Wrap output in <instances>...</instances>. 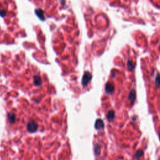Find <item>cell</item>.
<instances>
[{
  "label": "cell",
  "mask_w": 160,
  "mask_h": 160,
  "mask_svg": "<svg viewBox=\"0 0 160 160\" xmlns=\"http://www.w3.org/2000/svg\"><path fill=\"white\" fill-rule=\"evenodd\" d=\"M27 130L30 133L35 132L38 130V124L35 121L31 120L28 122L27 125Z\"/></svg>",
  "instance_id": "cell-1"
},
{
  "label": "cell",
  "mask_w": 160,
  "mask_h": 160,
  "mask_svg": "<svg viewBox=\"0 0 160 160\" xmlns=\"http://www.w3.org/2000/svg\"><path fill=\"white\" fill-rule=\"evenodd\" d=\"M92 78V75L89 72H86L84 74L83 79H82V85L83 86H86L89 82L91 80Z\"/></svg>",
  "instance_id": "cell-2"
},
{
  "label": "cell",
  "mask_w": 160,
  "mask_h": 160,
  "mask_svg": "<svg viewBox=\"0 0 160 160\" xmlns=\"http://www.w3.org/2000/svg\"><path fill=\"white\" fill-rule=\"evenodd\" d=\"M105 91L108 94H110V93H112L114 91V86L111 83H106V87H105Z\"/></svg>",
  "instance_id": "cell-3"
},
{
  "label": "cell",
  "mask_w": 160,
  "mask_h": 160,
  "mask_svg": "<svg viewBox=\"0 0 160 160\" xmlns=\"http://www.w3.org/2000/svg\"><path fill=\"white\" fill-rule=\"evenodd\" d=\"M104 125L103 121L101 119H97L95 123V128L96 130H99V129H103L104 128Z\"/></svg>",
  "instance_id": "cell-4"
},
{
  "label": "cell",
  "mask_w": 160,
  "mask_h": 160,
  "mask_svg": "<svg viewBox=\"0 0 160 160\" xmlns=\"http://www.w3.org/2000/svg\"><path fill=\"white\" fill-rule=\"evenodd\" d=\"M136 99V93L134 89H133L132 91H131L130 93L129 94L128 96V99L130 101L131 103H133Z\"/></svg>",
  "instance_id": "cell-5"
},
{
  "label": "cell",
  "mask_w": 160,
  "mask_h": 160,
  "mask_svg": "<svg viewBox=\"0 0 160 160\" xmlns=\"http://www.w3.org/2000/svg\"><path fill=\"white\" fill-rule=\"evenodd\" d=\"M34 84L36 86H40L42 84V80L39 76H35L34 77Z\"/></svg>",
  "instance_id": "cell-6"
},
{
  "label": "cell",
  "mask_w": 160,
  "mask_h": 160,
  "mask_svg": "<svg viewBox=\"0 0 160 160\" xmlns=\"http://www.w3.org/2000/svg\"><path fill=\"white\" fill-rule=\"evenodd\" d=\"M114 117V111L113 110H111L107 114V119L108 121H112Z\"/></svg>",
  "instance_id": "cell-7"
},
{
  "label": "cell",
  "mask_w": 160,
  "mask_h": 160,
  "mask_svg": "<svg viewBox=\"0 0 160 160\" xmlns=\"http://www.w3.org/2000/svg\"><path fill=\"white\" fill-rule=\"evenodd\" d=\"M143 155V151L142 150H138L135 153V155H134V157L136 159H138L141 158Z\"/></svg>",
  "instance_id": "cell-8"
},
{
  "label": "cell",
  "mask_w": 160,
  "mask_h": 160,
  "mask_svg": "<svg viewBox=\"0 0 160 160\" xmlns=\"http://www.w3.org/2000/svg\"><path fill=\"white\" fill-rule=\"evenodd\" d=\"M155 84L158 88H160V75L158 74L155 79Z\"/></svg>",
  "instance_id": "cell-9"
},
{
  "label": "cell",
  "mask_w": 160,
  "mask_h": 160,
  "mask_svg": "<svg viewBox=\"0 0 160 160\" xmlns=\"http://www.w3.org/2000/svg\"><path fill=\"white\" fill-rule=\"evenodd\" d=\"M100 151H101L100 146L99 145H96L95 148V154L96 155H99V154H100Z\"/></svg>",
  "instance_id": "cell-10"
},
{
  "label": "cell",
  "mask_w": 160,
  "mask_h": 160,
  "mask_svg": "<svg viewBox=\"0 0 160 160\" xmlns=\"http://www.w3.org/2000/svg\"><path fill=\"white\" fill-rule=\"evenodd\" d=\"M8 119H9V121H11V123H13V122H15V118H16V116H15V115L13 113L8 114Z\"/></svg>",
  "instance_id": "cell-11"
},
{
  "label": "cell",
  "mask_w": 160,
  "mask_h": 160,
  "mask_svg": "<svg viewBox=\"0 0 160 160\" xmlns=\"http://www.w3.org/2000/svg\"><path fill=\"white\" fill-rule=\"evenodd\" d=\"M151 1L153 2V3L156 4V6H158L160 8V0H151Z\"/></svg>",
  "instance_id": "cell-12"
},
{
  "label": "cell",
  "mask_w": 160,
  "mask_h": 160,
  "mask_svg": "<svg viewBox=\"0 0 160 160\" xmlns=\"http://www.w3.org/2000/svg\"><path fill=\"white\" fill-rule=\"evenodd\" d=\"M128 68H129V69H130V70H133V69H134V65H133L132 64V63L131 62H130L129 61L128 62Z\"/></svg>",
  "instance_id": "cell-13"
},
{
  "label": "cell",
  "mask_w": 160,
  "mask_h": 160,
  "mask_svg": "<svg viewBox=\"0 0 160 160\" xmlns=\"http://www.w3.org/2000/svg\"><path fill=\"white\" fill-rule=\"evenodd\" d=\"M159 137H160V134H159Z\"/></svg>",
  "instance_id": "cell-14"
}]
</instances>
